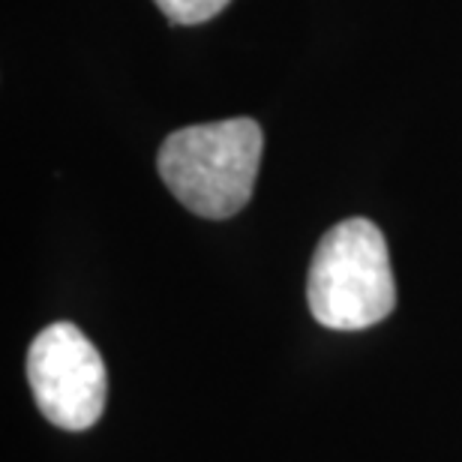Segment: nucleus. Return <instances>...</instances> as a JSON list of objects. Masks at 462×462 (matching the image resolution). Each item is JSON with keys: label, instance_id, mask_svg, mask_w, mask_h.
Returning <instances> with one entry per match:
<instances>
[{"label": "nucleus", "instance_id": "f257e3e1", "mask_svg": "<svg viewBox=\"0 0 462 462\" xmlns=\"http://www.w3.org/2000/svg\"><path fill=\"white\" fill-rule=\"evenodd\" d=\"M262 162V126L253 117H228L171 133L156 169L171 196L196 217L228 219L253 199Z\"/></svg>", "mask_w": 462, "mask_h": 462}, {"label": "nucleus", "instance_id": "f03ea898", "mask_svg": "<svg viewBox=\"0 0 462 462\" xmlns=\"http://www.w3.org/2000/svg\"><path fill=\"white\" fill-rule=\"evenodd\" d=\"M307 300L330 330H364L391 316L396 282L382 228L351 217L325 231L310 262Z\"/></svg>", "mask_w": 462, "mask_h": 462}, {"label": "nucleus", "instance_id": "7ed1b4c3", "mask_svg": "<svg viewBox=\"0 0 462 462\" xmlns=\"http://www.w3.org/2000/svg\"><path fill=\"white\" fill-rule=\"evenodd\" d=\"M27 382L42 418L63 432H85L103 418L108 373L103 355L72 321H54L27 351Z\"/></svg>", "mask_w": 462, "mask_h": 462}, {"label": "nucleus", "instance_id": "20e7f679", "mask_svg": "<svg viewBox=\"0 0 462 462\" xmlns=\"http://www.w3.org/2000/svg\"><path fill=\"white\" fill-rule=\"evenodd\" d=\"M171 24H201L231 4V0H153Z\"/></svg>", "mask_w": 462, "mask_h": 462}]
</instances>
